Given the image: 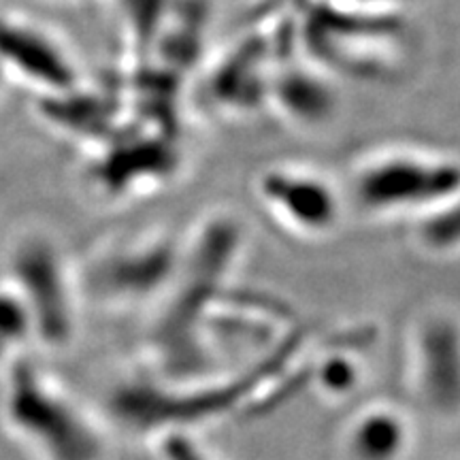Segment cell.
<instances>
[{
  "label": "cell",
  "instance_id": "8fae6325",
  "mask_svg": "<svg viewBox=\"0 0 460 460\" xmlns=\"http://www.w3.org/2000/svg\"><path fill=\"white\" fill-rule=\"evenodd\" d=\"M34 339L32 322L13 286L0 288V371L15 358L20 345Z\"/></svg>",
  "mask_w": 460,
  "mask_h": 460
},
{
  "label": "cell",
  "instance_id": "9c48e42d",
  "mask_svg": "<svg viewBox=\"0 0 460 460\" xmlns=\"http://www.w3.org/2000/svg\"><path fill=\"white\" fill-rule=\"evenodd\" d=\"M418 243L435 256H454L460 252V188L439 207L420 217Z\"/></svg>",
  "mask_w": 460,
  "mask_h": 460
},
{
  "label": "cell",
  "instance_id": "3957f363",
  "mask_svg": "<svg viewBox=\"0 0 460 460\" xmlns=\"http://www.w3.org/2000/svg\"><path fill=\"white\" fill-rule=\"evenodd\" d=\"M11 286L31 315L34 339L49 349L66 348L77 326L79 286L48 239L26 237L15 245Z\"/></svg>",
  "mask_w": 460,
  "mask_h": 460
},
{
  "label": "cell",
  "instance_id": "6da1fadb",
  "mask_svg": "<svg viewBox=\"0 0 460 460\" xmlns=\"http://www.w3.org/2000/svg\"><path fill=\"white\" fill-rule=\"evenodd\" d=\"M0 416L37 460H107L99 420L85 411L37 362L15 356L3 371Z\"/></svg>",
  "mask_w": 460,
  "mask_h": 460
},
{
  "label": "cell",
  "instance_id": "7c38bea8",
  "mask_svg": "<svg viewBox=\"0 0 460 460\" xmlns=\"http://www.w3.org/2000/svg\"><path fill=\"white\" fill-rule=\"evenodd\" d=\"M149 437H156L154 450L158 460H220L209 447L200 444L194 429H164Z\"/></svg>",
  "mask_w": 460,
  "mask_h": 460
},
{
  "label": "cell",
  "instance_id": "4fadbf2b",
  "mask_svg": "<svg viewBox=\"0 0 460 460\" xmlns=\"http://www.w3.org/2000/svg\"><path fill=\"white\" fill-rule=\"evenodd\" d=\"M0 75H3V73H0Z\"/></svg>",
  "mask_w": 460,
  "mask_h": 460
},
{
  "label": "cell",
  "instance_id": "ba28073f",
  "mask_svg": "<svg viewBox=\"0 0 460 460\" xmlns=\"http://www.w3.org/2000/svg\"><path fill=\"white\" fill-rule=\"evenodd\" d=\"M411 446L410 411L388 401L360 407L341 433L345 460H407Z\"/></svg>",
  "mask_w": 460,
  "mask_h": 460
},
{
  "label": "cell",
  "instance_id": "5b68a950",
  "mask_svg": "<svg viewBox=\"0 0 460 460\" xmlns=\"http://www.w3.org/2000/svg\"><path fill=\"white\" fill-rule=\"evenodd\" d=\"M181 261V247L169 237H141L109 245L92 258L77 286L105 305H139L166 295Z\"/></svg>",
  "mask_w": 460,
  "mask_h": 460
},
{
  "label": "cell",
  "instance_id": "7a4b0ae2",
  "mask_svg": "<svg viewBox=\"0 0 460 460\" xmlns=\"http://www.w3.org/2000/svg\"><path fill=\"white\" fill-rule=\"evenodd\" d=\"M460 188V163L437 154L390 149L365 158L349 177V197L371 216H427Z\"/></svg>",
  "mask_w": 460,
  "mask_h": 460
},
{
  "label": "cell",
  "instance_id": "277c9868",
  "mask_svg": "<svg viewBox=\"0 0 460 460\" xmlns=\"http://www.w3.org/2000/svg\"><path fill=\"white\" fill-rule=\"evenodd\" d=\"M407 384L413 399L437 420L460 418V315L429 307L407 335Z\"/></svg>",
  "mask_w": 460,
  "mask_h": 460
},
{
  "label": "cell",
  "instance_id": "52a82bcc",
  "mask_svg": "<svg viewBox=\"0 0 460 460\" xmlns=\"http://www.w3.org/2000/svg\"><path fill=\"white\" fill-rule=\"evenodd\" d=\"M261 197L281 224L303 234L329 233L341 211L331 183L305 169H273L261 180Z\"/></svg>",
  "mask_w": 460,
  "mask_h": 460
},
{
  "label": "cell",
  "instance_id": "8992f818",
  "mask_svg": "<svg viewBox=\"0 0 460 460\" xmlns=\"http://www.w3.org/2000/svg\"><path fill=\"white\" fill-rule=\"evenodd\" d=\"M0 73H13L48 92L71 90L77 82L66 49L32 22L0 11Z\"/></svg>",
  "mask_w": 460,
  "mask_h": 460
},
{
  "label": "cell",
  "instance_id": "30bf717a",
  "mask_svg": "<svg viewBox=\"0 0 460 460\" xmlns=\"http://www.w3.org/2000/svg\"><path fill=\"white\" fill-rule=\"evenodd\" d=\"M307 373V377L320 390V394L335 401H343L345 396L354 394V390L362 382L358 358H352V356L341 352V349L309 362Z\"/></svg>",
  "mask_w": 460,
  "mask_h": 460
}]
</instances>
